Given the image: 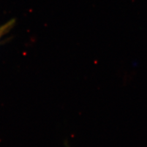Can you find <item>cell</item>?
I'll return each mask as SVG.
<instances>
[{"label": "cell", "instance_id": "cell-1", "mask_svg": "<svg viewBox=\"0 0 147 147\" xmlns=\"http://www.w3.org/2000/svg\"><path fill=\"white\" fill-rule=\"evenodd\" d=\"M16 24V20L12 19L9 20L3 25L0 26V39H1L4 36H5L10 31L14 26Z\"/></svg>", "mask_w": 147, "mask_h": 147}]
</instances>
